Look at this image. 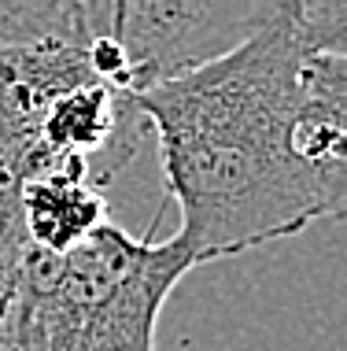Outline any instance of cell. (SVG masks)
Here are the masks:
<instances>
[{"instance_id": "6da1fadb", "label": "cell", "mask_w": 347, "mask_h": 351, "mask_svg": "<svg viewBox=\"0 0 347 351\" xmlns=\"http://www.w3.org/2000/svg\"><path fill=\"white\" fill-rule=\"evenodd\" d=\"M133 104L196 267L344 215L347 52L314 41L299 0H277L240 45L144 85Z\"/></svg>"}, {"instance_id": "7a4b0ae2", "label": "cell", "mask_w": 347, "mask_h": 351, "mask_svg": "<svg viewBox=\"0 0 347 351\" xmlns=\"http://www.w3.org/2000/svg\"><path fill=\"white\" fill-rule=\"evenodd\" d=\"M144 241L104 222L63 255L26 244L15 289L0 307V351H70L92 311L137 263Z\"/></svg>"}, {"instance_id": "3957f363", "label": "cell", "mask_w": 347, "mask_h": 351, "mask_svg": "<svg viewBox=\"0 0 347 351\" xmlns=\"http://www.w3.org/2000/svg\"><path fill=\"white\" fill-rule=\"evenodd\" d=\"M277 0H115L111 37L126 49L137 93L240 45Z\"/></svg>"}, {"instance_id": "277c9868", "label": "cell", "mask_w": 347, "mask_h": 351, "mask_svg": "<svg viewBox=\"0 0 347 351\" xmlns=\"http://www.w3.org/2000/svg\"><path fill=\"white\" fill-rule=\"evenodd\" d=\"M89 37H44L30 45H0V170L15 182L37 174V126L63 89L97 78Z\"/></svg>"}, {"instance_id": "5b68a950", "label": "cell", "mask_w": 347, "mask_h": 351, "mask_svg": "<svg viewBox=\"0 0 347 351\" xmlns=\"http://www.w3.org/2000/svg\"><path fill=\"white\" fill-rule=\"evenodd\" d=\"M189 270H196V259L185 252L177 237L170 241L148 237L137 263L111 289V296L92 311L70 351H159L155 326L163 315V303L170 300L177 281Z\"/></svg>"}, {"instance_id": "8992f818", "label": "cell", "mask_w": 347, "mask_h": 351, "mask_svg": "<svg viewBox=\"0 0 347 351\" xmlns=\"http://www.w3.org/2000/svg\"><path fill=\"white\" fill-rule=\"evenodd\" d=\"M18 211L30 248L63 255L107 222V196L86 178L49 174L18 182Z\"/></svg>"}, {"instance_id": "52a82bcc", "label": "cell", "mask_w": 347, "mask_h": 351, "mask_svg": "<svg viewBox=\"0 0 347 351\" xmlns=\"http://www.w3.org/2000/svg\"><path fill=\"white\" fill-rule=\"evenodd\" d=\"M44 37H86L63 0H0V45H30Z\"/></svg>"}, {"instance_id": "ba28073f", "label": "cell", "mask_w": 347, "mask_h": 351, "mask_svg": "<svg viewBox=\"0 0 347 351\" xmlns=\"http://www.w3.org/2000/svg\"><path fill=\"white\" fill-rule=\"evenodd\" d=\"M26 255V230L18 211V182L0 170V307L8 303Z\"/></svg>"}, {"instance_id": "9c48e42d", "label": "cell", "mask_w": 347, "mask_h": 351, "mask_svg": "<svg viewBox=\"0 0 347 351\" xmlns=\"http://www.w3.org/2000/svg\"><path fill=\"white\" fill-rule=\"evenodd\" d=\"M63 8L86 37H104L115 23V0H63Z\"/></svg>"}]
</instances>
